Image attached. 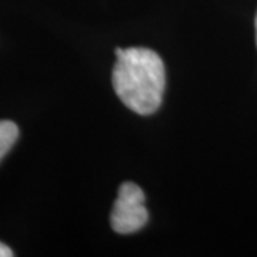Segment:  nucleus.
<instances>
[{
    "mask_svg": "<svg viewBox=\"0 0 257 257\" xmlns=\"http://www.w3.org/2000/svg\"><path fill=\"white\" fill-rule=\"evenodd\" d=\"M116 57L111 82L121 103L142 116L157 111L166 83L162 57L146 47H117Z\"/></svg>",
    "mask_w": 257,
    "mask_h": 257,
    "instance_id": "1",
    "label": "nucleus"
},
{
    "mask_svg": "<svg viewBox=\"0 0 257 257\" xmlns=\"http://www.w3.org/2000/svg\"><path fill=\"white\" fill-rule=\"evenodd\" d=\"M145 200V193L138 184L132 182L121 184L111 210V229L120 234H130L143 229L149 220Z\"/></svg>",
    "mask_w": 257,
    "mask_h": 257,
    "instance_id": "2",
    "label": "nucleus"
},
{
    "mask_svg": "<svg viewBox=\"0 0 257 257\" xmlns=\"http://www.w3.org/2000/svg\"><path fill=\"white\" fill-rule=\"evenodd\" d=\"M19 138V127L10 120H0V162Z\"/></svg>",
    "mask_w": 257,
    "mask_h": 257,
    "instance_id": "3",
    "label": "nucleus"
},
{
    "mask_svg": "<svg viewBox=\"0 0 257 257\" xmlns=\"http://www.w3.org/2000/svg\"><path fill=\"white\" fill-rule=\"evenodd\" d=\"M15 254L13 251H12V248L9 246H6L5 243H2L0 241V257H12Z\"/></svg>",
    "mask_w": 257,
    "mask_h": 257,
    "instance_id": "4",
    "label": "nucleus"
},
{
    "mask_svg": "<svg viewBox=\"0 0 257 257\" xmlns=\"http://www.w3.org/2000/svg\"><path fill=\"white\" fill-rule=\"evenodd\" d=\"M254 26H256V43H257V15H256V23H254Z\"/></svg>",
    "mask_w": 257,
    "mask_h": 257,
    "instance_id": "5",
    "label": "nucleus"
}]
</instances>
